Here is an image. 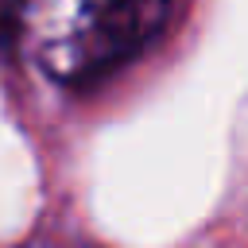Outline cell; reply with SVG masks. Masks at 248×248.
I'll use <instances>...</instances> for the list:
<instances>
[{"label": "cell", "mask_w": 248, "mask_h": 248, "mask_svg": "<svg viewBox=\"0 0 248 248\" xmlns=\"http://www.w3.org/2000/svg\"><path fill=\"white\" fill-rule=\"evenodd\" d=\"M23 248H70V244H62V240H46V236H39V240H27Z\"/></svg>", "instance_id": "obj_2"}, {"label": "cell", "mask_w": 248, "mask_h": 248, "mask_svg": "<svg viewBox=\"0 0 248 248\" xmlns=\"http://www.w3.org/2000/svg\"><path fill=\"white\" fill-rule=\"evenodd\" d=\"M174 0H58L39 39V66L62 81H93L147 50L170 19Z\"/></svg>", "instance_id": "obj_1"}]
</instances>
